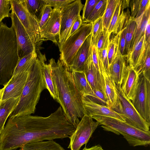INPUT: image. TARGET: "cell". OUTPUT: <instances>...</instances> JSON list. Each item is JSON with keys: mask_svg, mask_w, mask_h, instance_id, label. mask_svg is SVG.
Instances as JSON below:
<instances>
[{"mask_svg": "<svg viewBox=\"0 0 150 150\" xmlns=\"http://www.w3.org/2000/svg\"><path fill=\"white\" fill-rule=\"evenodd\" d=\"M51 75L56 90L58 103L67 120L75 128L84 115L82 96L76 88L71 72L63 66L59 60H49Z\"/></svg>", "mask_w": 150, "mask_h": 150, "instance_id": "6da1fadb", "label": "cell"}, {"mask_svg": "<svg viewBox=\"0 0 150 150\" xmlns=\"http://www.w3.org/2000/svg\"><path fill=\"white\" fill-rule=\"evenodd\" d=\"M36 60L28 72L27 81L18 104L10 118L34 113L40 94L47 86L42 70V63L46 57L39 50L36 51Z\"/></svg>", "mask_w": 150, "mask_h": 150, "instance_id": "7a4b0ae2", "label": "cell"}, {"mask_svg": "<svg viewBox=\"0 0 150 150\" xmlns=\"http://www.w3.org/2000/svg\"><path fill=\"white\" fill-rule=\"evenodd\" d=\"M19 60L14 31L0 23V85L6 86L13 76Z\"/></svg>", "mask_w": 150, "mask_h": 150, "instance_id": "3957f363", "label": "cell"}, {"mask_svg": "<svg viewBox=\"0 0 150 150\" xmlns=\"http://www.w3.org/2000/svg\"><path fill=\"white\" fill-rule=\"evenodd\" d=\"M105 131L122 135L129 144L135 146H147L150 143V132L135 128L125 122L112 117L96 116L92 117Z\"/></svg>", "mask_w": 150, "mask_h": 150, "instance_id": "277c9868", "label": "cell"}, {"mask_svg": "<svg viewBox=\"0 0 150 150\" xmlns=\"http://www.w3.org/2000/svg\"><path fill=\"white\" fill-rule=\"evenodd\" d=\"M92 23H83L79 28L70 35L59 48L60 61L68 70L77 51L92 33Z\"/></svg>", "mask_w": 150, "mask_h": 150, "instance_id": "5b68a950", "label": "cell"}, {"mask_svg": "<svg viewBox=\"0 0 150 150\" xmlns=\"http://www.w3.org/2000/svg\"><path fill=\"white\" fill-rule=\"evenodd\" d=\"M10 9L18 18L37 50L40 29L38 17L29 12L24 0H10Z\"/></svg>", "mask_w": 150, "mask_h": 150, "instance_id": "8992f818", "label": "cell"}, {"mask_svg": "<svg viewBox=\"0 0 150 150\" xmlns=\"http://www.w3.org/2000/svg\"><path fill=\"white\" fill-rule=\"evenodd\" d=\"M116 86L119 100L117 107L112 110L123 115L125 118V122L129 125L144 131H150V124L140 115L131 101L125 96L120 87L117 86Z\"/></svg>", "mask_w": 150, "mask_h": 150, "instance_id": "52a82bcc", "label": "cell"}, {"mask_svg": "<svg viewBox=\"0 0 150 150\" xmlns=\"http://www.w3.org/2000/svg\"><path fill=\"white\" fill-rule=\"evenodd\" d=\"M90 116L84 115L73 133L69 137L70 142L68 148L71 150H79L83 145L87 143L99 125Z\"/></svg>", "mask_w": 150, "mask_h": 150, "instance_id": "ba28073f", "label": "cell"}, {"mask_svg": "<svg viewBox=\"0 0 150 150\" xmlns=\"http://www.w3.org/2000/svg\"><path fill=\"white\" fill-rule=\"evenodd\" d=\"M131 103L141 117L150 124V81L139 76L137 86Z\"/></svg>", "mask_w": 150, "mask_h": 150, "instance_id": "9c48e42d", "label": "cell"}, {"mask_svg": "<svg viewBox=\"0 0 150 150\" xmlns=\"http://www.w3.org/2000/svg\"><path fill=\"white\" fill-rule=\"evenodd\" d=\"M84 5L80 0H75L61 9L60 28L59 48L69 36L72 26L80 15Z\"/></svg>", "mask_w": 150, "mask_h": 150, "instance_id": "30bf717a", "label": "cell"}, {"mask_svg": "<svg viewBox=\"0 0 150 150\" xmlns=\"http://www.w3.org/2000/svg\"><path fill=\"white\" fill-rule=\"evenodd\" d=\"M10 17L11 20V27L16 35L19 59L36 51L28 35L15 14L12 11Z\"/></svg>", "mask_w": 150, "mask_h": 150, "instance_id": "8fae6325", "label": "cell"}, {"mask_svg": "<svg viewBox=\"0 0 150 150\" xmlns=\"http://www.w3.org/2000/svg\"><path fill=\"white\" fill-rule=\"evenodd\" d=\"M61 9L54 8L48 20L40 31L39 41L49 40L59 47Z\"/></svg>", "mask_w": 150, "mask_h": 150, "instance_id": "7c38bea8", "label": "cell"}, {"mask_svg": "<svg viewBox=\"0 0 150 150\" xmlns=\"http://www.w3.org/2000/svg\"><path fill=\"white\" fill-rule=\"evenodd\" d=\"M82 100L84 115L91 117L96 116L109 117L125 122V118L123 115L116 112L107 106L95 102L86 96H82Z\"/></svg>", "mask_w": 150, "mask_h": 150, "instance_id": "4fadbf2b", "label": "cell"}, {"mask_svg": "<svg viewBox=\"0 0 150 150\" xmlns=\"http://www.w3.org/2000/svg\"><path fill=\"white\" fill-rule=\"evenodd\" d=\"M28 72H22L13 76L4 86L1 101L10 98L20 97L25 84Z\"/></svg>", "mask_w": 150, "mask_h": 150, "instance_id": "5bb4252c", "label": "cell"}, {"mask_svg": "<svg viewBox=\"0 0 150 150\" xmlns=\"http://www.w3.org/2000/svg\"><path fill=\"white\" fill-rule=\"evenodd\" d=\"M83 71L92 90H99L105 93L104 78L93 63L92 57V47L84 64Z\"/></svg>", "mask_w": 150, "mask_h": 150, "instance_id": "9a60e30c", "label": "cell"}, {"mask_svg": "<svg viewBox=\"0 0 150 150\" xmlns=\"http://www.w3.org/2000/svg\"><path fill=\"white\" fill-rule=\"evenodd\" d=\"M139 76L134 69L127 64L120 87L126 97L131 101L134 96Z\"/></svg>", "mask_w": 150, "mask_h": 150, "instance_id": "2e32d148", "label": "cell"}, {"mask_svg": "<svg viewBox=\"0 0 150 150\" xmlns=\"http://www.w3.org/2000/svg\"><path fill=\"white\" fill-rule=\"evenodd\" d=\"M91 33L86 39L76 54L69 71H83L84 64L92 47Z\"/></svg>", "mask_w": 150, "mask_h": 150, "instance_id": "e0dca14e", "label": "cell"}, {"mask_svg": "<svg viewBox=\"0 0 150 150\" xmlns=\"http://www.w3.org/2000/svg\"><path fill=\"white\" fill-rule=\"evenodd\" d=\"M127 65L126 56L120 54L114 58L109 66L110 76L117 86H121Z\"/></svg>", "mask_w": 150, "mask_h": 150, "instance_id": "ac0fdd59", "label": "cell"}, {"mask_svg": "<svg viewBox=\"0 0 150 150\" xmlns=\"http://www.w3.org/2000/svg\"><path fill=\"white\" fill-rule=\"evenodd\" d=\"M150 6L138 18H135L136 23L134 33L131 42L129 52L133 49L141 38L145 34L146 25L150 18Z\"/></svg>", "mask_w": 150, "mask_h": 150, "instance_id": "d6986e66", "label": "cell"}, {"mask_svg": "<svg viewBox=\"0 0 150 150\" xmlns=\"http://www.w3.org/2000/svg\"><path fill=\"white\" fill-rule=\"evenodd\" d=\"M103 75L105 81V91L107 100V106L113 109L117 106L119 100L116 85L110 75L105 73Z\"/></svg>", "mask_w": 150, "mask_h": 150, "instance_id": "ffe728a7", "label": "cell"}, {"mask_svg": "<svg viewBox=\"0 0 150 150\" xmlns=\"http://www.w3.org/2000/svg\"><path fill=\"white\" fill-rule=\"evenodd\" d=\"M144 35L141 38L128 54L126 56L128 65L134 69L143 56L146 50V45L144 41Z\"/></svg>", "mask_w": 150, "mask_h": 150, "instance_id": "44dd1931", "label": "cell"}, {"mask_svg": "<svg viewBox=\"0 0 150 150\" xmlns=\"http://www.w3.org/2000/svg\"><path fill=\"white\" fill-rule=\"evenodd\" d=\"M20 97L12 98L0 103V134L8 117L17 105Z\"/></svg>", "mask_w": 150, "mask_h": 150, "instance_id": "7402d4cb", "label": "cell"}, {"mask_svg": "<svg viewBox=\"0 0 150 150\" xmlns=\"http://www.w3.org/2000/svg\"><path fill=\"white\" fill-rule=\"evenodd\" d=\"M71 73L75 86L81 96L91 95L93 91L84 72L83 71H72Z\"/></svg>", "mask_w": 150, "mask_h": 150, "instance_id": "603a6c76", "label": "cell"}, {"mask_svg": "<svg viewBox=\"0 0 150 150\" xmlns=\"http://www.w3.org/2000/svg\"><path fill=\"white\" fill-rule=\"evenodd\" d=\"M19 150H65L53 140L28 143L22 146Z\"/></svg>", "mask_w": 150, "mask_h": 150, "instance_id": "cb8c5ba5", "label": "cell"}, {"mask_svg": "<svg viewBox=\"0 0 150 150\" xmlns=\"http://www.w3.org/2000/svg\"><path fill=\"white\" fill-rule=\"evenodd\" d=\"M150 46L146 47L144 53L134 69L139 75L150 81Z\"/></svg>", "mask_w": 150, "mask_h": 150, "instance_id": "d4e9b609", "label": "cell"}, {"mask_svg": "<svg viewBox=\"0 0 150 150\" xmlns=\"http://www.w3.org/2000/svg\"><path fill=\"white\" fill-rule=\"evenodd\" d=\"M37 56V53L36 51L19 59L13 76L22 72H28L35 62Z\"/></svg>", "mask_w": 150, "mask_h": 150, "instance_id": "484cf974", "label": "cell"}, {"mask_svg": "<svg viewBox=\"0 0 150 150\" xmlns=\"http://www.w3.org/2000/svg\"><path fill=\"white\" fill-rule=\"evenodd\" d=\"M45 58L42 63V70L47 86V89L49 91L51 96L54 100L58 103L57 93L51 75V68L50 64H46Z\"/></svg>", "mask_w": 150, "mask_h": 150, "instance_id": "4316f807", "label": "cell"}, {"mask_svg": "<svg viewBox=\"0 0 150 150\" xmlns=\"http://www.w3.org/2000/svg\"><path fill=\"white\" fill-rule=\"evenodd\" d=\"M150 6V0H130L129 7L131 9V16L135 18H138Z\"/></svg>", "mask_w": 150, "mask_h": 150, "instance_id": "83f0119b", "label": "cell"}, {"mask_svg": "<svg viewBox=\"0 0 150 150\" xmlns=\"http://www.w3.org/2000/svg\"><path fill=\"white\" fill-rule=\"evenodd\" d=\"M120 32L110 40L107 51L109 66L111 64L114 58L117 55L121 54L119 50V43Z\"/></svg>", "mask_w": 150, "mask_h": 150, "instance_id": "f1b7e54d", "label": "cell"}, {"mask_svg": "<svg viewBox=\"0 0 150 150\" xmlns=\"http://www.w3.org/2000/svg\"><path fill=\"white\" fill-rule=\"evenodd\" d=\"M136 25L135 18H132L130 16L126 21L125 25L126 30L124 56H125L129 53L130 44L135 30Z\"/></svg>", "mask_w": 150, "mask_h": 150, "instance_id": "f546056e", "label": "cell"}, {"mask_svg": "<svg viewBox=\"0 0 150 150\" xmlns=\"http://www.w3.org/2000/svg\"><path fill=\"white\" fill-rule=\"evenodd\" d=\"M122 0H118L114 13L107 30L109 34L110 35L112 33L115 34L117 33L121 18L120 12Z\"/></svg>", "mask_w": 150, "mask_h": 150, "instance_id": "4dcf8cb0", "label": "cell"}, {"mask_svg": "<svg viewBox=\"0 0 150 150\" xmlns=\"http://www.w3.org/2000/svg\"><path fill=\"white\" fill-rule=\"evenodd\" d=\"M118 0H108L106 8L102 17L103 29L108 30Z\"/></svg>", "mask_w": 150, "mask_h": 150, "instance_id": "1f68e13d", "label": "cell"}, {"mask_svg": "<svg viewBox=\"0 0 150 150\" xmlns=\"http://www.w3.org/2000/svg\"><path fill=\"white\" fill-rule=\"evenodd\" d=\"M107 1L108 0H100L86 23H93L103 16L106 8Z\"/></svg>", "mask_w": 150, "mask_h": 150, "instance_id": "d6a6232c", "label": "cell"}, {"mask_svg": "<svg viewBox=\"0 0 150 150\" xmlns=\"http://www.w3.org/2000/svg\"><path fill=\"white\" fill-rule=\"evenodd\" d=\"M102 17L92 23L91 45L96 46L98 37L103 31Z\"/></svg>", "mask_w": 150, "mask_h": 150, "instance_id": "836d02e7", "label": "cell"}, {"mask_svg": "<svg viewBox=\"0 0 150 150\" xmlns=\"http://www.w3.org/2000/svg\"><path fill=\"white\" fill-rule=\"evenodd\" d=\"M52 9L45 3L42 7L38 18L40 31L49 18Z\"/></svg>", "mask_w": 150, "mask_h": 150, "instance_id": "e575fe53", "label": "cell"}, {"mask_svg": "<svg viewBox=\"0 0 150 150\" xmlns=\"http://www.w3.org/2000/svg\"><path fill=\"white\" fill-rule=\"evenodd\" d=\"M24 1L29 12L37 16V14L39 12L40 13L42 7L45 4L43 0H24Z\"/></svg>", "mask_w": 150, "mask_h": 150, "instance_id": "d590c367", "label": "cell"}, {"mask_svg": "<svg viewBox=\"0 0 150 150\" xmlns=\"http://www.w3.org/2000/svg\"><path fill=\"white\" fill-rule=\"evenodd\" d=\"M100 0H86L83 9L81 16L83 23H86L95 6Z\"/></svg>", "mask_w": 150, "mask_h": 150, "instance_id": "8d00e7d4", "label": "cell"}, {"mask_svg": "<svg viewBox=\"0 0 150 150\" xmlns=\"http://www.w3.org/2000/svg\"><path fill=\"white\" fill-rule=\"evenodd\" d=\"M93 93L91 95L86 96L98 104L107 106L108 102L105 93L99 90L93 89Z\"/></svg>", "mask_w": 150, "mask_h": 150, "instance_id": "74e56055", "label": "cell"}, {"mask_svg": "<svg viewBox=\"0 0 150 150\" xmlns=\"http://www.w3.org/2000/svg\"><path fill=\"white\" fill-rule=\"evenodd\" d=\"M110 36L107 30L104 29L98 39L96 45V50L107 49Z\"/></svg>", "mask_w": 150, "mask_h": 150, "instance_id": "f35d334b", "label": "cell"}, {"mask_svg": "<svg viewBox=\"0 0 150 150\" xmlns=\"http://www.w3.org/2000/svg\"><path fill=\"white\" fill-rule=\"evenodd\" d=\"M96 51L98 60L101 63L106 74L110 75L107 49Z\"/></svg>", "mask_w": 150, "mask_h": 150, "instance_id": "ab89813d", "label": "cell"}, {"mask_svg": "<svg viewBox=\"0 0 150 150\" xmlns=\"http://www.w3.org/2000/svg\"><path fill=\"white\" fill-rule=\"evenodd\" d=\"M10 0H0V23L5 18L10 17Z\"/></svg>", "mask_w": 150, "mask_h": 150, "instance_id": "60d3db41", "label": "cell"}, {"mask_svg": "<svg viewBox=\"0 0 150 150\" xmlns=\"http://www.w3.org/2000/svg\"><path fill=\"white\" fill-rule=\"evenodd\" d=\"M45 4L54 8L60 9L67 6L75 0H43Z\"/></svg>", "mask_w": 150, "mask_h": 150, "instance_id": "b9f144b4", "label": "cell"}, {"mask_svg": "<svg viewBox=\"0 0 150 150\" xmlns=\"http://www.w3.org/2000/svg\"><path fill=\"white\" fill-rule=\"evenodd\" d=\"M82 23L81 16L80 15L77 17L72 26L69 36L77 30L80 27Z\"/></svg>", "mask_w": 150, "mask_h": 150, "instance_id": "7bdbcfd3", "label": "cell"}, {"mask_svg": "<svg viewBox=\"0 0 150 150\" xmlns=\"http://www.w3.org/2000/svg\"><path fill=\"white\" fill-rule=\"evenodd\" d=\"M92 57L93 62L94 66L99 71L96 49L95 45H92Z\"/></svg>", "mask_w": 150, "mask_h": 150, "instance_id": "ee69618b", "label": "cell"}, {"mask_svg": "<svg viewBox=\"0 0 150 150\" xmlns=\"http://www.w3.org/2000/svg\"><path fill=\"white\" fill-rule=\"evenodd\" d=\"M150 18L147 23L145 33L144 41L146 45H150Z\"/></svg>", "mask_w": 150, "mask_h": 150, "instance_id": "f6af8a7d", "label": "cell"}, {"mask_svg": "<svg viewBox=\"0 0 150 150\" xmlns=\"http://www.w3.org/2000/svg\"><path fill=\"white\" fill-rule=\"evenodd\" d=\"M82 150H104L100 145H97L90 148H87L85 146Z\"/></svg>", "mask_w": 150, "mask_h": 150, "instance_id": "bcb514c9", "label": "cell"}, {"mask_svg": "<svg viewBox=\"0 0 150 150\" xmlns=\"http://www.w3.org/2000/svg\"><path fill=\"white\" fill-rule=\"evenodd\" d=\"M4 88L1 89L0 88V103L1 101L2 95L4 91Z\"/></svg>", "mask_w": 150, "mask_h": 150, "instance_id": "7dc6e473", "label": "cell"}, {"mask_svg": "<svg viewBox=\"0 0 150 150\" xmlns=\"http://www.w3.org/2000/svg\"></svg>", "mask_w": 150, "mask_h": 150, "instance_id": "c3c4849f", "label": "cell"}]
</instances>
